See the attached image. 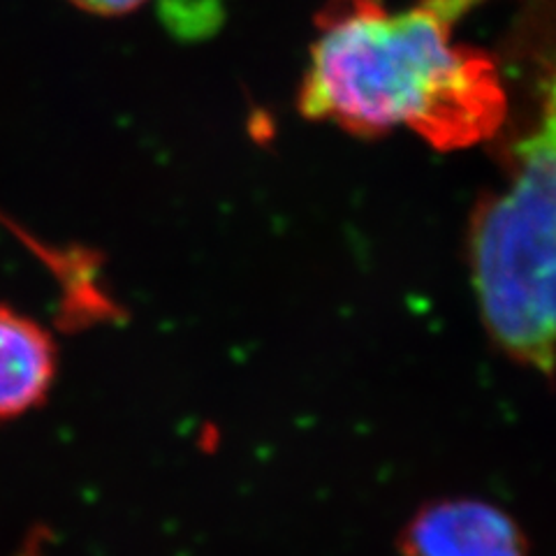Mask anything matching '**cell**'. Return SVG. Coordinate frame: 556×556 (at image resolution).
<instances>
[{
  "label": "cell",
  "instance_id": "1",
  "mask_svg": "<svg viewBox=\"0 0 556 556\" xmlns=\"http://www.w3.org/2000/svg\"><path fill=\"white\" fill-rule=\"evenodd\" d=\"M482 0H420L388 10L380 0H332L302 79L300 110L355 135L396 128L433 149H471L508 118L496 63L455 42V26Z\"/></svg>",
  "mask_w": 556,
  "mask_h": 556
},
{
  "label": "cell",
  "instance_id": "2",
  "mask_svg": "<svg viewBox=\"0 0 556 556\" xmlns=\"http://www.w3.org/2000/svg\"><path fill=\"white\" fill-rule=\"evenodd\" d=\"M510 177L468 232L482 323L503 353L549 374L554 359V118L513 147Z\"/></svg>",
  "mask_w": 556,
  "mask_h": 556
},
{
  "label": "cell",
  "instance_id": "3",
  "mask_svg": "<svg viewBox=\"0 0 556 556\" xmlns=\"http://www.w3.org/2000/svg\"><path fill=\"white\" fill-rule=\"evenodd\" d=\"M402 556H529L513 515L490 501L445 498L417 510L399 535Z\"/></svg>",
  "mask_w": 556,
  "mask_h": 556
},
{
  "label": "cell",
  "instance_id": "4",
  "mask_svg": "<svg viewBox=\"0 0 556 556\" xmlns=\"http://www.w3.org/2000/svg\"><path fill=\"white\" fill-rule=\"evenodd\" d=\"M56 374L59 348L49 329L0 302V422L40 408Z\"/></svg>",
  "mask_w": 556,
  "mask_h": 556
},
{
  "label": "cell",
  "instance_id": "5",
  "mask_svg": "<svg viewBox=\"0 0 556 556\" xmlns=\"http://www.w3.org/2000/svg\"><path fill=\"white\" fill-rule=\"evenodd\" d=\"M77 8L91 12V14H100V16H116V14H126L135 8H139L144 0H70Z\"/></svg>",
  "mask_w": 556,
  "mask_h": 556
}]
</instances>
